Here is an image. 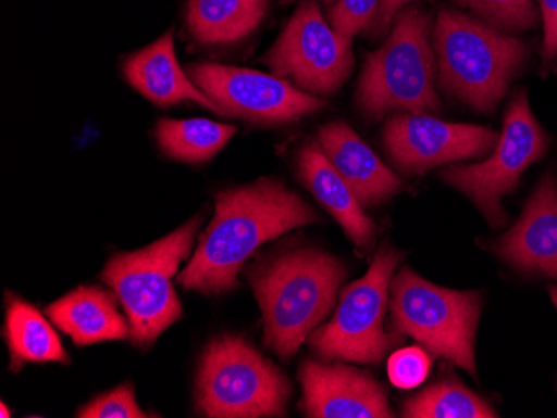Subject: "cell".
Instances as JSON below:
<instances>
[{
  "instance_id": "obj_1",
  "label": "cell",
  "mask_w": 557,
  "mask_h": 418,
  "mask_svg": "<svg viewBox=\"0 0 557 418\" xmlns=\"http://www.w3.org/2000/svg\"><path fill=\"white\" fill-rule=\"evenodd\" d=\"M315 223L312 207L277 180L261 179L218 193L211 226L177 282L208 295L233 290L244 262L262 243Z\"/></svg>"
},
{
  "instance_id": "obj_2",
  "label": "cell",
  "mask_w": 557,
  "mask_h": 418,
  "mask_svg": "<svg viewBox=\"0 0 557 418\" xmlns=\"http://www.w3.org/2000/svg\"><path fill=\"white\" fill-rule=\"evenodd\" d=\"M346 274L339 258L318 251L289 252L255 265L247 277L261 305L268 347L293 357L333 311Z\"/></svg>"
},
{
  "instance_id": "obj_3",
  "label": "cell",
  "mask_w": 557,
  "mask_h": 418,
  "mask_svg": "<svg viewBox=\"0 0 557 418\" xmlns=\"http://www.w3.org/2000/svg\"><path fill=\"white\" fill-rule=\"evenodd\" d=\"M433 47L441 87L484 114L496 109L528 59L521 40L453 9L437 15Z\"/></svg>"
},
{
  "instance_id": "obj_4",
  "label": "cell",
  "mask_w": 557,
  "mask_h": 418,
  "mask_svg": "<svg viewBox=\"0 0 557 418\" xmlns=\"http://www.w3.org/2000/svg\"><path fill=\"white\" fill-rule=\"evenodd\" d=\"M436 64L431 46V18L416 5L394 17L384 46L366 61L356 104L369 118L389 112L437 114Z\"/></svg>"
},
{
  "instance_id": "obj_5",
  "label": "cell",
  "mask_w": 557,
  "mask_h": 418,
  "mask_svg": "<svg viewBox=\"0 0 557 418\" xmlns=\"http://www.w3.org/2000/svg\"><path fill=\"white\" fill-rule=\"evenodd\" d=\"M200 217L169 233L149 248L115 254L106 265L102 280L114 290L129 318L131 340L139 347L156 342L183 317L172 277L189 255Z\"/></svg>"
},
{
  "instance_id": "obj_6",
  "label": "cell",
  "mask_w": 557,
  "mask_h": 418,
  "mask_svg": "<svg viewBox=\"0 0 557 418\" xmlns=\"http://www.w3.org/2000/svg\"><path fill=\"white\" fill-rule=\"evenodd\" d=\"M290 393L289 380L244 337H218L200 360L197 407L206 417H284Z\"/></svg>"
},
{
  "instance_id": "obj_7",
  "label": "cell",
  "mask_w": 557,
  "mask_h": 418,
  "mask_svg": "<svg viewBox=\"0 0 557 418\" xmlns=\"http://www.w3.org/2000/svg\"><path fill=\"white\" fill-rule=\"evenodd\" d=\"M391 297L399 332L478 377L474 340L483 311L481 293L443 289L406 267L391 283Z\"/></svg>"
},
{
  "instance_id": "obj_8",
  "label": "cell",
  "mask_w": 557,
  "mask_h": 418,
  "mask_svg": "<svg viewBox=\"0 0 557 418\" xmlns=\"http://www.w3.org/2000/svg\"><path fill=\"white\" fill-rule=\"evenodd\" d=\"M549 143V136L529 107L525 90H519L508 105L491 157L481 164L453 165L441 172V179L468 195L487 223L499 229L509 220L500 199L515 192L522 174L546 155Z\"/></svg>"
},
{
  "instance_id": "obj_9",
  "label": "cell",
  "mask_w": 557,
  "mask_h": 418,
  "mask_svg": "<svg viewBox=\"0 0 557 418\" xmlns=\"http://www.w3.org/2000/svg\"><path fill=\"white\" fill-rule=\"evenodd\" d=\"M400 254L384 243L374 255L368 274L350 283L341 295L336 315L312 333V351L324 360L379 365L394 340L384 330L391 279Z\"/></svg>"
},
{
  "instance_id": "obj_10",
  "label": "cell",
  "mask_w": 557,
  "mask_h": 418,
  "mask_svg": "<svg viewBox=\"0 0 557 418\" xmlns=\"http://www.w3.org/2000/svg\"><path fill=\"white\" fill-rule=\"evenodd\" d=\"M350 40L329 26L315 0H302L262 62L299 89L331 96L352 72Z\"/></svg>"
},
{
  "instance_id": "obj_11",
  "label": "cell",
  "mask_w": 557,
  "mask_h": 418,
  "mask_svg": "<svg viewBox=\"0 0 557 418\" xmlns=\"http://www.w3.org/2000/svg\"><path fill=\"white\" fill-rule=\"evenodd\" d=\"M189 77L227 117L283 124L314 114L327 105L283 77L250 68L197 64L190 65Z\"/></svg>"
},
{
  "instance_id": "obj_12",
  "label": "cell",
  "mask_w": 557,
  "mask_h": 418,
  "mask_svg": "<svg viewBox=\"0 0 557 418\" xmlns=\"http://www.w3.org/2000/svg\"><path fill=\"white\" fill-rule=\"evenodd\" d=\"M493 129L453 124L428 114L396 115L384 127V145L397 167L422 176L450 162L479 159L494 151Z\"/></svg>"
},
{
  "instance_id": "obj_13",
  "label": "cell",
  "mask_w": 557,
  "mask_h": 418,
  "mask_svg": "<svg viewBox=\"0 0 557 418\" xmlns=\"http://www.w3.org/2000/svg\"><path fill=\"white\" fill-rule=\"evenodd\" d=\"M302 410L314 418H391L387 393L369 373L306 360L299 368Z\"/></svg>"
},
{
  "instance_id": "obj_14",
  "label": "cell",
  "mask_w": 557,
  "mask_h": 418,
  "mask_svg": "<svg viewBox=\"0 0 557 418\" xmlns=\"http://www.w3.org/2000/svg\"><path fill=\"white\" fill-rule=\"evenodd\" d=\"M500 261L522 274L557 280V177L554 170L537 183L516 226L493 245Z\"/></svg>"
},
{
  "instance_id": "obj_15",
  "label": "cell",
  "mask_w": 557,
  "mask_h": 418,
  "mask_svg": "<svg viewBox=\"0 0 557 418\" xmlns=\"http://www.w3.org/2000/svg\"><path fill=\"white\" fill-rule=\"evenodd\" d=\"M319 143L362 207L386 201L403 189L399 177L344 122L322 127Z\"/></svg>"
},
{
  "instance_id": "obj_16",
  "label": "cell",
  "mask_w": 557,
  "mask_h": 418,
  "mask_svg": "<svg viewBox=\"0 0 557 418\" xmlns=\"http://www.w3.org/2000/svg\"><path fill=\"white\" fill-rule=\"evenodd\" d=\"M125 79L159 107L193 101L221 114V109L193 83L175 59L174 34H168L143 51L131 55L124 64Z\"/></svg>"
},
{
  "instance_id": "obj_17",
  "label": "cell",
  "mask_w": 557,
  "mask_h": 418,
  "mask_svg": "<svg viewBox=\"0 0 557 418\" xmlns=\"http://www.w3.org/2000/svg\"><path fill=\"white\" fill-rule=\"evenodd\" d=\"M299 174L315 199L334 215L347 236L358 248H371L375 239V226L362 212L358 197L354 195L343 177L329 161L321 143L311 142L300 149Z\"/></svg>"
},
{
  "instance_id": "obj_18",
  "label": "cell",
  "mask_w": 557,
  "mask_h": 418,
  "mask_svg": "<svg viewBox=\"0 0 557 418\" xmlns=\"http://www.w3.org/2000/svg\"><path fill=\"white\" fill-rule=\"evenodd\" d=\"M46 314L81 347L131 337V326L119 312L114 295L97 287L72 290L50 304Z\"/></svg>"
},
{
  "instance_id": "obj_19",
  "label": "cell",
  "mask_w": 557,
  "mask_h": 418,
  "mask_svg": "<svg viewBox=\"0 0 557 418\" xmlns=\"http://www.w3.org/2000/svg\"><path fill=\"white\" fill-rule=\"evenodd\" d=\"M269 11V0H189L187 27L208 46L239 42L255 33Z\"/></svg>"
},
{
  "instance_id": "obj_20",
  "label": "cell",
  "mask_w": 557,
  "mask_h": 418,
  "mask_svg": "<svg viewBox=\"0 0 557 418\" xmlns=\"http://www.w3.org/2000/svg\"><path fill=\"white\" fill-rule=\"evenodd\" d=\"M5 340L11 352L12 370H18L24 364H69L67 352L52 326L36 307L12 293L8 295Z\"/></svg>"
},
{
  "instance_id": "obj_21",
  "label": "cell",
  "mask_w": 557,
  "mask_h": 418,
  "mask_svg": "<svg viewBox=\"0 0 557 418\" xmlns=\"http://www.w3.org/2000/svg\"><path fill=\"white\" fill-rule=\"evenodd\" d=\"M236 129L208 118L171 121L164 118L156 129V139L162 151L174 161L202 164L211 161L225 143L233 139Z\"/></svg>"
},
{
  "instance_id": "obj_22",
  "label": "cell",
  "mask_w": 557,
  "mask_h": 418,
  "mask_svg": "<svg viewBox=\"0 0 557 418\" xmlns=\"http://www.w3.org/2000/svg\"><path fill=\"white\" fill-rule=\"evenodd\" d=\"M409 418H494L496 410L462 385L458 379H444L409 398L403 408Z\"/></svg>"
},
{
  "instance_id": "obj_23",
  "label": "cell",
  "mask_w": 557,
  "mask_h": 418,
  "mask_svg": "<svg viewBox=\"0 0 557 418\" xmlns=\"http://www.w3.org/2000/svg\"><path fill=\"white\" fill-rule=\"evenodd\" d=\"M456 4L483 18V22L499 30L521 33L537 26L534 0H454Z\"/></svg>"
},
{
  "instance_id": "obj_24",
  "label": "cell",
  "mask_w": 557,
  "mask_h": 418,
  "mask_svg": "<svg viewBox=\"0 0 557 418\" xmlns=\"http://www.w3.org/2000/svg\"><path fill=\"white\" fill-rule=\"evenodd\" d=\"M381 0H337L329 8V24L341 36H354L372 30Z\"/></svg>"
},
{
  "instance_id": "obj_25",
  "label": "cell",
  "mask_w": 557,
  "mask_h": 418,
  "mask_svg": "<svg viewBox=\"0 0 557 418\" xmlns=\"http://www.w3.org/2000/svg\"><path fill=\"white\" fill-rule=\"evenodd\" d=\"M81 418H146L147 414L137 405L133 385H121L112 392L99 395L81 408Z\"/></svg>"
},
{
  "instance_id": "obj_26",
  "label": "cell",
  "mask_w": 557,
  "mask_h": 418,
  "mask_svg": "<svg viewBox=\"0 0 557 418\" xmlns=\"http://www.w3.org/2000/svg\"><path fill=\"white\" fill-rule=\"evenodd\" d=\"M431 370V358L422 349L409 347L394 352L387 364L389 380L397 389H416L424 383Z\"/></svg>"
},
{
  "instance_id": "obj_27",
  "label": "cell",
  "mask_w": 557,
  "mask_h": 418,
  "mask_svg": "<svg viewBox=\"0 0 557 418\" xmlns=\"http://www.w3.org/2000/svg\"><path fill=\"white\" fill-rule=\"evenodd\" d=\"M544 18L543 62H557V0H537Z\"/></svg>"
},
{
  "instance_id": "obj_28",
  "label": "cell",
  "mask_w": 557,
  "mask_h": 418,
  "mask_svg": "<svg viewBox=\"0 0 557 418\" xmlns=\"http://www.w3.org/2000/svg\"><path fill=\"white\" fill-rule=\"evenodd\" d=\"M416 0H381L379 4L377 18H375L374 27L371 33L374 36H383L393 26L394 17L403 11L404 8H408Z\"/></svg>"
},
{
  "instance_id": "obj_29",
  "label": "cell",
  "mask_w": 557,
  "mask_h": 418,
  "mask_svg": "<svg viewBox=\"0 0 557 418\" xmlns=\"http://www.w3.org/2000/svg\"><path fill=\"white\" fill-rule=\"evenodd\" d=\"M549 292H550V299H553L554 305H556V308H557V289H556V287H550Z\"/></svg>"
},
{
  "instance_id": "obj_30",
  "label": "cell",
  "mask_w": 557,
  "mask_h": 418,
  "mask_svg": "<svg viewBox=\"0 0 557 418\" xmlns=\"http://www.w3.org/2000/svg\"><path fill=\"white\" fill-rule=\"evenodd\" d=\"M289 2H294V0H283V4H289ZM324 4L333 5L336 4L337 0H321Z\"/></svg>"
},
{
  "instance_id": "obj_31",
  "label": "cell",
  "mask_w": 557,
  "mask_h": 418,
  "mask_svg": "<svg viewBox=\"0 0 557 418\" xmlns=\"http://www.w3.org/2000/svg\"><path fill=\"white\" fill-rule=\"evenodd\" d=\"M2 407V417L8 418L11 417V414H9L8 408H5V404L0 405Z\"/></svg>"
}]
</instances>
